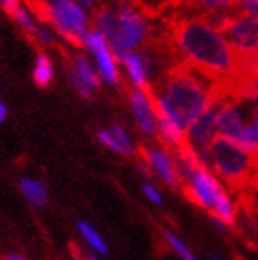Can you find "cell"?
Instances as JSON below:
<instances>
[{
    "label": "cell",
    "mask_w": 258,
    "mask_h": 260,
    "mask_svg": "<svg viewBox=\"0 0 258 260\" xmlns=\"http://www.w3.org/2000/svg\"><path fill=\"white\" fill-rule=\"evenodd\" d=\"M172 50L179 63L192 67L218 83L234 80L238 57L221 30L199 13H183L172 20Z\"/></svg>",
    "instance_id": "cell-1"
},
{
    "label": "cell",
    "mask_w": 258,
    "mask_h": 260,
    "mask_svg": "<svg viewBox=\"0 0 258 260\" xmlns=\"http://www.w3.org/2000/svg\"><path fill=\"white\" fill-rule=\"evenodd\" d=\"M151 96L157 124H172L188 131L190 124L216 98H227L223 83L212 81L192 67L175 63L159 80V85L148 90Z\"/></svg>",
    "instance_id": "cell-2"
},
{
    "label": "cell",
    "mask_w": 258,
    "mask_h": 260,
    "mask_svg": "<svg viewBox=\"0 0 258 260\" xmlns=\"http://www.w3.org/2000/svg\"><path fill=\"white\" fill-rule=\"evenodd\" d=\"M94 26L118 61L139 50L151 35L148 17L133 0H107L96 11Z\"/></svg>",
    "instance_id": "cell-3"
},
{
    "label": "cell",
    "mask_w": 258,
    "mask_h": 260,
    "mask_svg": "<svg viewBox=\"0 0 258 260\" xmlns=\"http://www.w3.org/2000/svg\"><path fill=\"white\" fill-rule=\"evenodd\" d=\"M205 166L212 172L221 185L233 194L240 196L253 185L254 157L242 150L233 140L216 137L201 153Z\"/></svg>",
    "instance_id": "cell-4"
},
{
    "label": "cell",
    "mask_w": 258,
    "mask_h": 260,
    "mask_svg": "<svg viewBox=\"0 0 258 260\" xmlns=\"http://www.w3.org/2000/svg\"><path fill=\"white\" fill-rule=\"evenodd\" d=\"M43 19L52 22L55 30L72 45H81L89 31V17L76 0H50L41 8Z\"/></svg>",
    "instance_id": "cell-5"
},
{
    "label": "cell",
    "mask_w": 258,
    "mask_h": 260,
    "mask_svg": "<svg viewBox=\"0 0 258 260\" xmlns=\"http://www.w3.org/2000/svg\"><path fill=\"white\" fill-rule=\"evenodd\" d=\"M238 59L258 61V19L233 13L221 28Z\"/></svg>",
    "instance_id": "cell-6"
},
{
    "label": "cell",
    "mask_w": 258,
    "mask_h": 260,
    "mask_svg": "<svg viewBox=\"0 0 258 260\" xmlns=\"http://www.w3.org/2000/svg\"><path fill=\"white\" fill-rule=\"evenodd\" d=\"M139 153L142 159V165L149 170V174L160 179L166 186L181 190L175 160L172 150H168L164 144H140Z\"/></svg>",
    "instance_id": "cell-7"
},
{
    "label": "cell",
    "mask_w": 258,
    "mask_h": 260,
    "mask_svg": "<svg viewBox=\"0 0 258 260\" xmlns=\"http://www.w3.org/2000/svg\"><path fill=\"white\" fill-rule=\"evenodd\" d=\"M81 45L89 50V54L94 57V69L98 72L100 80L109 83L113 87L120 85V70H118V59L114 57L111 46L104 39V35L98 30H89Z\"/></svg>",
    "instance_id": "cell-8"
},
{
    "label": "cell",
    "mask_w": 258,
    "mask_h": 260,
    "mask_svg": "<svg viewBox=\"0 0 258 260\" xmlns=\"http://www.w3.org/2000/svg\"><path fill=\"white\" fill-rule=\"evenodd\" d=\"M225 98H216L196 120L190 124L188 131H186V140L192 146L194 150L198 151L199 155L203 153L209 144L218 137V129H216V122H218V113L219 107L223 104Z\"/></svg>",
    "instance_id": "cell-9"
},
{
    "label": "cell",
    "mask_w": 258,
    "mask_h": 260,
    "mask_svg": "<svg viewBox=\"0 0 258 260\" xmlns=\"http://www.w3.org/2000/svg\"><path fill=\"white\" fill-rule=\"evenodd\" d=\"M120 65L124 67L125 76L129 78V81H131V85L135 89H151V80L155 76V57L149 52H131V54L124 55L120 59Z\"/></svg>",
    "instance_id": "cell-10"
},
{
    "label": "cell",
    "mask_w": 258,
    "mask_h": 260,
    "mask_svg": "<svg viewBox=\"0 0 258 260\" xmlns=\"http://www.w3.org/2000/svg\"><path fill=\"white\" fill-rule=\"evenodd\" d=\"M69 80L78 94L85 100H92L100 90V76L94 65L85 55H76L69 65Z\"/></svg>",
    "instance_id": "cell-11"
},
{
    "label": "cell",
    "mask_w": 258,
    "mask_h": 260,
    "mask_svg": "<svg viewBox=\"0 0 258 260\" xmlns=\"http://www.w3.org/2000/svg\"><path fill=\"white\" fill-rule=\"evenodd\" d=\"M129 107H131V113H133L139 129L148 139H157L159 137V124H157V115H155L151 96L148 90H129Z\"/></svg>",
    "instance_id": "cell-12"
},
{
    "label": "cell",
    "mask_w": 258,
    "mask_h": 260,
    "mask_svg": "<svg viewBox=\"0 0 258 260\" xmlns=\"http://www.w3.org/2000/svg\"><path fill=\"white\" fill-rule=\"evenodd\" d=\"M96 139L104 148L114 151V153H120V155L131 157L137 153L133 140L122 124H111L104 129H100L96 133Z\"/></svg>",
    "instance_id": "cell-13"
},
{
    "label": "cell",
    "mask_w": 258,
    "mask_h": 260,
    "mask_svg": "<svg viewBox=\"0 0 258 260\" xmlns=\"http://www.w3.org/2000/svg\"><path fill=\"white\" fill-rule=\"evenodd\" d=\"M19 190L22 194L28 205H31L34 209H45L48 205V188L41 179L35 177H20L19 181Z\"/></svg>",
    "instance_id": "cell-14"
},
{
    "label": "cell",
    "mask_w": 258,
    "mask_h": 260,
    "mask_svg": "<svg viewBox=\"0 0 258 260\" xmlns=\"http://www.w3.org/2000/svg\"><path fill=\"white\" fill-rule=\"evenodd\" d=\"M236 144L247 153H251L253 157L258 155V109L251 111V116H249L247 124H245V127L242 131V137L238 139Z\"/></svg>",
    "instance_id": "cell-15"
},
{
    "label": "cell",
    "mask_w": 258,
    "mask_h": 260,
    "mask_svg": "<svg viewBox=\"0 0 258 260\" xmlns=\"http://www.w3.org/2000/svg\"><path fill=\"white\" fill-rule=\"evenodd\" d=\"M76 227H78V233L81 235L83 242L87 244V249H90L92 253H96V255H107V253H109V247L105 244L104 236L100 235L90 223L80 220L76 223Z\"/></svg>",
    "instance_id": "cell-16"
},
{
    "label": "cell",
    "mask_w": 258,
    "mask_h": 260,
    "mask_svg": "<svg viewBox=\"0 0 258 260\" xmlns=\"http://www.w3.org/2000/svg\"><path fill=\"white\" fill-rule=\"evenodd\" d=\"M199 15L231 13L238 8V0H188Z\"/></svg>",
    "instance_id": "cell-17"
},
{
    "label": "cell",
    "mask_w": 258,
    "mask_h": 260,
    "mask_svg": "<svg viewBox=\"0 0 258 260\" xmlns=\"http://www.w3.org/2000/svg\"><path fill=\"white\" fill-rule=\"evenodd\" d=\"M34 81L35 85L45 89L48 87L52 81H54V65L46 54H39L35 57V65H34Z\"/></svg>",
    "instance_id": "cell-18"
},
{
    "label": "cell",
    "mask_w": 258,
    "mask_h": 260,
    "mask_svg": "<svg viewBox=\"0 0 258 260\" xmlns=\"http://www.w3.org/2000/svg\"><path fill=\"white\" fill-rule=\"evenodd\" d=\"M163 240H164V244L168 245L170 249L174 251L175 255H177L181 260H198L196 258V255L188 249V245L184 244V242L175 235L174 231L163 229Z\"/></svg>",
    "instance_id": "cell-19"
},
{
    "label": "cell",
    "mask_w": 258,
    "mask_h": 260,
    "mask_svg": "<svg viewBox=\"0 0 258 260\" xmlns=\"http://www.w3.org/2000/svg\"><path fill=\"white\" fill-rule=\"evenodd\" d=\"M11 17H13V20L17 22V26H19V28H22L26 34H30L31 37H34L35 30H37V26H39V24L35 22V17L31 15L30 8H26V6L19 4L15 8V11L11 13Z\"/></svg>",
    "instance_id": "cell-20"
},
{
    "label": "cell",
    "mask_w": 258,
    "mask_h": 260,
    "mask_svg": "<svg viewBox=\"0 0 258 260\" xmlns=\"http://www.w3.org/2000/svg\"><path fill=\"white\" fill-rule=\"evenodd\" d=\"M70 253H72L74 260H102L100 255H96V253H92L90 249H87L85 245L76 244V242L70 244Z\"/></svg>",
    "instance_id": "cell-21"
},
{
    "label": "cell",
    "mask_w": 258,
    "mask_h": 260,
    "mask_svg": "<svg viewBox=\"0 0 258 260\" xmlns=\"http://www.w3.org/2000/svg\"><path fill=\"white\" fill-rule=\"evenodd\" d=\"M34 39L37 41L39 45H52V43L55 41V34L50 30L48 26L41 24V26H37V30H35Z\"/></svg>",
    "instance_id": "cell-22"
},
{
    "label": "cell",
    "mask_w": 258,
    "mask_h": 260,
    "mask_svg": "<svg viewBox=\"0 0 258 260\" xmlns=\"http://www.w3.org/2000/svg\"><path fill=\"white\" fill-rule=\"evenodd\" d=\"M142 192H144V196L151 201V203H155V205H163V196H160L159 188H155L153 181H144Z\"/></svg>",
    "instance_id": "cell-23"
},
{
    "label": "cell",
    "mask_w": 258,
    "mask_h": 260,
    "mask_svg": "<svg viewBox=\"0 0 258 260\" xmlns=\"http://www.w3.org/2000/svg\"><path fill=\"white\" fill-rule=\"evenodd\" d=\"M19 4H20V0H0V8L8 11L10 15L13 13V11H15V8Z\"/></svg>",
    "instance_id": "cell-24"
},
{
    "label": "cell",
    "mask_w": 258,
    "mask_h": 260,
    "mask_svg": "<svg viewBox=\"0 0 258 260\" xmlns=\"http://www.w3.org/2000/svg\"><path fill=\"white\" fill-rule=\"evenodd\" d=\"M0 260H28L24 255H20L17 251H10V253H4V255L0 256Z\"/></svg>",
    "instance_id": "cell-25"
},
{
    "label": "cell",
    "mask_w": 258,
    "mask_h": 260,
    "mask_svg": "<svg viewBox=\"0 0 258 260\" xmlns=\"http://www.w3.org/2000/svg\"><path fill=\"white\" fill-rule=\"evenodd\" d=\"M6 118H8V105L0 100V124H4Z\"/></svg>",
    "instance_id": "cell-26"
},
{
    "label": "cell",
    "mask_w": 258,
    "mask_h": 260,
    "mask_svg": "<svg viewBox=\"0 0 258 260\" xmlns=\"http://www.w3.org/2000/svg\"><path fill=\"white\" fill-rule=\"evenodd\" d=\"M258 185V155H254V179H253V185Z\"/></svg>",
    "instance_id": "cell-27"
},
{
    "label": "cell",
    "mask_w": 258,
    "mask_h": 260,
    "mask_svg": "<svg viewBox=\"0 0 258 260\" xmlns=\"http://www.w3.org/2000/svg\"><path fill=\"white\" fill-rule=\"evenodd\" d=\"M81 6H87V8H90V6L94 4V0H80Z\"/></svg>",
    "instance_id": "cell-28"
},
{
    "label": "cell",
    "mask_w": 258,
    "mask_h": 260,
    "mask_svg": "<svg viewBox=\"0 0 258 260\" xmlns=\"http://www.w3.org/2000/svg\"><path fill=\"white\" fill-rule=\"evenodd\" d=\"M210 260H221V258H218V256H210Z\"/></svg>",
    "instance_id": "cell-29"
},
{
    "label": "cell",
    "mask_w": 258,
    "mask_h": 260,
    "mask_svg": "<svg viewBox=\"0 0 258 260\" xmlns=\"http://www.w3.org/2000/svg\"><path fill=\"white\" fill-rule=\"evenodd\" d=\"M251 245H253L254 249H256V251H258V244H251Z\"/></svg>",
    "instance_id": "cell-30"
},
{
    "label": "cell",
    "mask_w": 258,
    "mask_h": 260,
    "mask_svg": "<svg viewBox=\"0 0 258 260\" xmlns=\"http://www.w3.org/2000/svg\"><path fill=\"white\" fill-rule=\"evenodd\" d=\"M243 2H258V0H243Z\"/></svg>",
    "instance_id": "cell-31"
}]
</instances>
